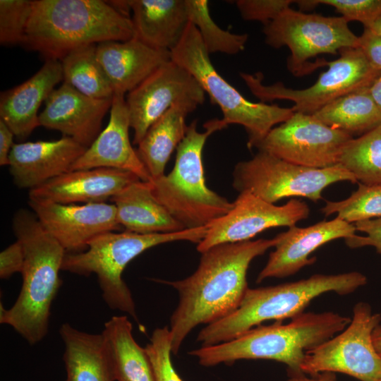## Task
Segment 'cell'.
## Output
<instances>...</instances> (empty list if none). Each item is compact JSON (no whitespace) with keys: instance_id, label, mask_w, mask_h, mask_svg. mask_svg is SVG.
<instances>
[{"instance_id":"obj_15","label":"cell","mask_w":381,"mask_h":381,"mask_svg":"<svg viewBox=\"0 0 381 381\" xmlns=\"http://www.w3.org/2000/svg\"><path fill=\"white\" fill-rule=\"evenodd\" d=\"M233 203L229 212L207 226L205 236L197 246L199 253L219 244L249 241L271 228L296 226L310 214L308 204L296 198L278 206L243 192Z\"/></svg>"},{"instance_id":"obj_26","label":"cell","mask_w":381,"mask_h":381,"mask_svg":"<svg viewBox=\"0 0 381 381\" xmlns=\"http://www.w3.org/2000/svg\"><path fill=\"white\" fill-rule=\"evenodd\" d=\"M59 334L64 344V381H116L101 334L80 331L64 323Z\"/></svg>"},{"instance_id":"obj_17","label":"cell","mask_w":381,"mask_h":381,"mask_svg":"<svg viewBox=\"0 0 381 381\" xmlns=\"http://www.w3.org/2000/svg\"><path fill=\"white\" fill-rule=\"evenodd\" d=\"M356 227L338 217L323 220L307 227H289L277 236L274 250L271 252L265 266L258 274L256 282L265 279L284 278L310 265L316 258L310 255L322 245L338 238L356 235Z\"/></svg>"},{"instance_id":"obj_2","label":"cell","mask_w":381,"mask_h":381,"mask_svg":"<svg viewBox=\"0 0 381 381\" xmlns=\"http://www.w3.org/2000/svg\"><path fill=\"white\" fill-rule=\"evenodd\" d=\"M12 227L24 252L23 284L11 308L5 309L1 303L0 322L12 327L33 345L48 332L51 306L62 283L59 272L66 253L32 211L17 210Z\"/></svg>"},{"instance_id":"obj_1","label":"cell","mask_w":381,"mask_h":381,"mask_svg":"<svg viewBox=\"0 0 381 381\" xmlns=\"http://www.w3.org/2000/svg\"><path fill=\"white\" fill-rule=\"evenodd\" d=\"M277 242L274 237L214 246L201 253L191 275L166 282L177 291L179 298L170 320L172 353L179 352L195 327L217 322L238 308L248 289L250 262Z\"/></svg>"},{"instance_id":"obj_32","label":"cell","mask_w":381,"mask_h":381,"mask_svg":"<svg viewBox=\"0 0 381 381\" xmlns=\"http://www.w3.org/2000/svg\"><path fill=\"white\" fill-rule=\"evenodd\" d=\"M189 22L195 26L207 52L234 55L243 51L248 34L222 29L211 18L207 0H186Z\"/></svg>"},{"instance_id":"obj_9","label":"cell","mask_w":381,"mask_h":381,"mask_svg":"<svg viewBox=\"0 0 381 381\" xmlns=\"http://www.w3.org/2000/svg\"><path fill=\"white\" fill-rule=\"evenodd\" d=\"M341 16L327 17L288 8L264 25L265 42L274 49L287 47L291 52L288 70L296 76L307 75L325 60L310 62L320 54H336L341 49L358 47V37Z\"/></svg>"},{"instance_id":"obj_31","label":"cell","mask_w":381,"mask_h":381,"mask_svg":"<svg viewBox=\"0 0 381 381\" xmlns=\"http://www.w3.org/2000/svg\"><path fill=\"white\" fill-rule=\"evenodd\" d=\"M339 164L354 176L357 183L381 185V124L344 148Z\"/></svg>"},{"instance_id":"obj_34","label":"cell","mask_w":381,"mask_h":381,"mask_svg":"<svg viewBox=\"0 0 381 381\" xmlns=\"http://www.w3.org/2000/svg\"><path fill=\"white\" fill-rule=\"evenodd\" d=\"M33 0H0V42L23 43Z\"/></svg>"},{"instance_id":"obj_3","label":"cell","mask_w":381,"mask_h":381,"mask_svg":"<svg viewBox=\"0 0 381 381\" xmlns=\"http://www.w3.org/2000/svg\"><path fill=\"white\" fill-rule=\"evenodd\" d=\"M134 37L132 19L109 1L33 0L23 44L47 60L61 61L84 45Z\"/></svg>"},{"instance_id":"obj_12","label":"cell","mask_w":381,"mask_h":381,"mask_svg":"<svg viewBox=\"0 0 381 381\" xmlns=\"http://www.w3.org/2000/svg\"><path fill=\"white\" fill-rule=\"evenodd\" d=\"M380 322V315L373 313L368 303H356L343 331L306 352L301 371L310 376L331 372L360 381H381V357L373 341V330Z\"/></svg>"},{"instance_id":"obj_25","label":"cell","mask_w":381,"mask_h":381,"mask_svg":"<svg viewBox=\"0 0 381 381\" xmlns=\"http://www.w3.org/2000/svg\"><path fill=\"white\" fill-rule=\"evenodd\" d=\"M110 200L116 207L117 221L125 231L150 234L186 229L156 199L150 181L133 182Z\"/></svg>"},{"instance_id":"obj_42","label":"cell","mask_w":381,"mask_h":381,"mask_svg":"<svg viewBox=\"0 0 381 381\" xmlns=\"http://www.w3.org/2000/svg\"><path fill=\"white\" fill-rule=\"evenodd\" d=\"M286 381H338L336 374L331 372H325L316 376L308 377L303 372L289 373V377Z\"/></svg>"},{"instance_id":"obj_22","label":"cell","mask_w":381,"mask_h":381,"mask_svg":"<svg viewBox=\"0 0 381 381\" xmlns=\"http://www.w3.org/2000/svg\"><path fill=\"white\" fill-rule=\"evenodd\" d=\"M97 55L114 90L129 92L161 66L171 60V52L152 47L135 37L126 41L97 44Z\"/></svg>"},{"instance_id":"obj_36","label":"cell","mask_w":381,"mask_h":381,"mask_svg":"<svg viewBox=\"0 0 381 381\" xmlns=\"http://www.w3.org/2000/svg\"><path fill=\"white\" fill-rule=\"evenodd\" d=\"M318 4L330 6L348 22L358 21L370 28L381 16V0H317Z\"/></svg>"},{"instance_id":"obj_23","label":"cell","mask_w":381,"mask_h":381,"mask_svg":"<svg viewBox=\"0 0 381 381\" xmlns=\"http://www.w3.org/2000/svg\"><path fill=\"white\" fill-rule=\"evenodd\" d=\"M62 80L61 61L49 59L29 79L1 93L0 119L15 136L25 138L40 126L39 108Z\"/></svg>"},{"instance_id":"obj_11","label":"cell","mask_w":381,"mask_h":381,"mask_svg":"<svg viewBox=\"0 0 381 381\" xmlns=\"http://www.w3.org/2000/svg\"><path fill=\"white\" fill-rule=\"evenodd\" d=\"M339 54L335 60L326 61L328 69L320 74L313 85L304 89L287 87L282 82L265 85L261 72H241L240 76L260 102L289 100L294 103V112L312 115L345 95L369 87L380 73L358 47L341 49Z\"/></svg>"},{"instance_id":"obj_44","label":"cell","mask_w":381,"mask_h":381,"mask_svg":"<svg viewBox=\"0 0 381 381\" xmlns=\"http://www.w3.org/2000/svg\"><path fill=\"white\" fill-rule=\"evenodd\" d=\"M373 341L375 348L381 357V325H378L373 332Z\"/></svg>"},{"instance_id":"obj_4","label":"cell","mask_w":381,"mask_h":381,"mask_svg":"<svg viewBox=\"0 0 381 381\" xmlns=\"http://www.w3.org/2000/svg\"><path fill=\"white\" fill-rule=\"evenodd\" d=\"M351 320L333 312L303 313L287 324L260 325L234 339L201 346L189 354L205 367L241 359H267L284 363L289 373H299L306 352L343 331Z\"/></svg>"},{"instance_id":"obj_13","label":"cell","mask_w":381,"mask_h":381,"mask_svg":"<svg viewBox=\"0 0 381 381\" xmlns=\"http://www.w3.org/2000/svg\"><path fill=\"white\" fill-rule=\"evenodd\" d=\"M353 138L313 115L294 112L274 127L256 148L297 165L323 169L339 164L344 148Z\"/></svg>"},{"instance_id":"obj_28","label":"cell","mask_w":381,"mask_h":381,"mask_svg":"<svg viewBox=\"0 0 381 381\" xmlns=\"http://www.w3.org/2000/svg\"><path fill=\"white\" fill-rule=\"evenodd\" d=\"M196 109L188 104H174L148 128L138 143L137 153L152 180L164 174L172 152L186 136L188 128L186 119Z\"/></svg>"},{"instance_id":"obj_20","label":"cell","mask_w":381,"mask_h":381,"mask_svg":"<svg viewBox=\"0 0 381 381\" xmlns=\"http://www.w3.org/2000/svg\"><path fill=\"white\" fill-rule=\"evenodd\" d=\"M86 147L63 136L54 141L14 144L9 156V171L20 188L32 189L71 171Z\"/></svg>"},{"instance_id":"obj_8","label":"cell","mask_w":381,"mask_h":381,"mask_svg":"<svg viewBox=\"0 0 381 381\" xmlns=\"http://www.w3.org/2000/svg\"><path fill=\"white\" fill-rule=\"evenodd\" d=\"M171 59L186 68L207 92L212 103L218 105L226 127L238 124L245 128L249 149L256 148L276 125L294 113L292 107L253 102L244 97L217 71L198 29L190 22L180 42L171 51Z\"/></svg>"},{"instance_id":"obj_41","label":"cell","mask_w":381,"mask_h":381,"mask_svg":"<svg viewBox=\"0 0 381 381\" xmlns=\"http://www.w3.org/2000/svg\"><path fill=\"white\" fill-rule=\"evenodd\" d=\"M14 133L8 126L0 119V165H9V156L14 145Z\"/></svg>"},{"instance_id":"obj_37","label":"cell","mask_w":381,"mask_h":381,"mask_svg":"<svg viewBox=\"0 0 381 381\" xmlns=\"http://www.w3.org/2000/svg\"><path fill=\"white\" fill-rule=\"evenodd\" d=\"M295 3L292 0H238L235 1L245 20L259 21L265 25L276 18Z\"/></svg>"},{"instance_id":"obj_19","label":"cell","mask_w":381,"mask_h":381,"mask_svg":"<svg viewBox=\"0 0 381 381\" xmlns=\"http://www.w3.org/2000/svg\"><path fill=\"white\" fill-rule=\"evenodd\" d=\"M130 116L124 95H114L107 126L73 164L71 171L111 168L131 172L143 181L151 177L129 138Z\"/></svg>"},{"instance_id":"obj_14","label":"cell","mask_w":381,"mask_h":381,"mask_svg":"<svg viewBox=\"0 0 381 381\" xmlns=\"http://www.w3.org/2000/svg\"><path fill=\"white\" fill-rule=\"evenodd\" d=\"M205 99L204 90L186 68L171 59L165 63L127 95L133 144L138 145L148 128L174 104L198 107Z\"/></svg>"},{"instance_id":"obj_40","label":"cell","mask_w":381,"mask_h":381,"mask_svg":"<svg viewBox=\"0 0 381 381\" xmlns=\"http://www.w3.org/2000/svg\"><path fill=\"white\" fill-rule=\"evenodd\" d=\"M358 48L371 66L381 72V35L364 28L358 37Z\"/></svg>"},{"instance_id":"obj_43","label":"cell","mask_w":381,"mask_h":381,"mask_svg":"<svg viewBox=\"0 0 381 381\" xmlns=\"http://www.w3.org/2000/svg\"><path fill=\"white\" fill-rule=\"evenodd\" d=\"M370 94L381 111V72L369 87Z\"/></svg>"},{"instance_id":"obj_29","label":"cell","mask_w":381,"mask_h":381,"mask_svg":"<svg viewBox=\"0 0 381 381\" xmlns=\"http://www.w3.org/2000/svg\"><path fill=\"white\" fill-rule=\"evenodd\" d=\"M369 87L345 95L312 115L333 128L361 135L381 124V111Z\"/></svg>"},{"instance_id":"obj_10","label":"cell","mask_w":381,"mask_h":381,"mask_svg":"<svg viewBox=\"0 0 381 381\" xmlns=\"http://www.w3.org/2000/svg\"><path fill=\"white\" fill-rule=\"evenodd\" d=\"M339 181L357 183L340 164L323 169L310 168L263 151L237 163L233 171L236 190L251 193L272 204L289 197L306 198L317 202L327 187Z\"/></svg>"},{"instance_id":"obj_16","label":"cell","mask_w":381,"mask_h":381,"mask_svg":"<svg viewBox=\"0 0 381 381\" xmlns=\"http://www.w3.org/2000/svg\"><path fill=\"white\" fill-rule=\"evenodd\" d=\"M28 204L44 229L66 253L83 252L98 236L122 228L113 203L61 204L29 199Z\"/></svg>"},{"instance_id":"obj_30","label":"cell","mask_w":381,"mask_h":381,"mask_svg":"<svg viewBox=\"0 0 381 381\" xmlns=\"http://www.w3.org/2000/svg\"><path fill=\"white\" fill-rule=\"evenodd\" d=\"M60 61L64 83L92 98L113 97L111 84L97 58L96 44L78 47Z\"/></svg>"},{"instance_id":"obj_6","label":"cell","mask_w":381,"mask_h":381,"mask_svg":"<svg viewBox=\"0 0 381 381\" xmlns=\"http://www.w3.org/2000/svg\"><path fill=\"white\" fill-rule=\"evenodd\" d=\"M190 125L176 148L174 168L168 174L152 180L156 199L186 229L208 226L233 207L234 203L210 189L205 183L202 151L208 137L226 126L221 119L206 122L205 131Z\"/></svg>"},{"instance_id":"obj_38","label":"cell","mask_w":381,"mask_h":381,"mask_svg":"<svg viewBox=\"0 0 381 381\" xmlns=\"http://www.w3.org/2000/svg\"><path fill=\"white\" fill-rule=\"evenodd\" d=\"M356 231L363 232L365 236L354 235L345 240L351 248L373 246L381 254V217L358 222L353 224Z\"/></svg>"},{"instance_id":"obj_7","label":"cell","mask_w":381,"mask_h":381,"mask_svg":"<svg viewBox=\"0 0 381 381\" xmlns=\"http://www.w3.org/2000/svg\"><path fill=\"white\" fill-rule=\"evenodd\" d=\"M207 226L166 234H140L124 231L103 234L92 240L86 250L65 255L61 270L82 276L95 274L107 306L138 318L131 292L122 279L128 264L154 246L179 241L199 243Z\"/></svg>"},{"instance_id":"obj_27","label":"cell","mask_w":381,"mask_h":381,"mask_svg":"<svg viewBox=\"0 0 381 381\" xmlns=\"http://www.w3.org/2000/svg\"><path fill=\"white\" fill-rule=\"evenodd\" d=\"M126 315L111 317L102 332L105 351L116 381H155L145 348L135 340Z\"/></svg>"},{"instance_id":"obj_5","label":"cell","mask_w":381,"mask_h":381,"mask_svg":"<svg viewBox=\"0 0 381 381\" xmlns=\"http://www.w3.org/2000/svg\"><path fill=\"white\" fill-rule=\"evenodd\" d=\"M367 283L358 272L338 274H314L308 279L276 286L248 288L238 307L229 315L207 325L198 335L201 346L234 339L267 320L283 321L304 313L310 301L334 291L351 294Z\"/></svg>"},{"instance_id":"obj_35","label":"cell","mask_w":381,"mask_h":381,"mask_svg":"<svg viewBox=\"0 0 381 381\" xmlns=\"http://www.w3.org/2000/svg\"><path fill=\"white\" fill-rule=\"evenodd\" d=\"M145 349L150 361L155 381H183L171 362L169 328H156Z\"/></svg>"},{"instance_id":"obj_18","label":"cell","mask_w":381,"mask_h":381,"mask_svg":"<svg viewBox=\"0 0 381 381\" xmlns=\"http://www.w3.org/2000/svg\"><path fill=\"white\" fill-rule=\"evenodd\" d=\"M112 98H92L64 82L46 99L40 125L60 131L87 148L101 133Z\"/></svg>"},{"instance_id":"obj_24","label":"cell","mask_w":381,"mask_h":381,"mask_svg":"<svg viewBox=\"0 0 381 381\" xmlns=\"http://www.w3.org/2000/svg\"><path fill=\"white\" fill-rule=\"evenodd\" d=\"M135 37L145 44L171 51L189 23L186 0H128Z\"/></svg>"},{"instance_id":"obj_21","label":"cell","mask_w":381,"mask_h":381,"mask_svg":"<svg viewBox=\"0 0 381 381\" xmlns=\"http://www.w3.org/2000/svg\"><path fill=\"white\" fill-rule=\"evenodd\" d=\"M139 180L134 174L111 168L70 171L30 189L29 199L61 204L105 202Z\"/></svg>"},{"instance_id":"obj_39","label":"cell","mask_w":381,"mask_h":381,"mask_svg":"<svg viewBox=\"0 0 381 381\" xmlns=\"http://www.w3.org/2000/svg\"><path fill=\"white\" fill-rule=\"evenodd\" d=\"M24 262V252L21 243L16 241L0 253V277L8 279L14 273L21 272Z\"/></svg>"},{"instance_id":"obj_45","label":"cell","mask_w":381,"mask_h":381,"mask_svg":"<svg viewBox=\"0 0 381 381\" xmlns=\"http://www.w3.org/2000/svg\"><path fill=\"white\" fill-rule=\"evenodd\" d=\"M368 28L381 35V16L377 18Z\"/></svg>"},{"instance_id":"obj_33","label":"cell","mask_w":381,"mask_h":381,"mask_svg":"<svg viewBox=\"0 0 381 381\" xmlns=\"http://www.w3.org/2000/svg\"><path fill=\"white\" fill-rule=\"evenodd\" d=\"M358 184L349 197L326 201L320 212L326 217L336 214L337 217L351 224L381 217V185Z\"/></svg>"}]
</instances>
